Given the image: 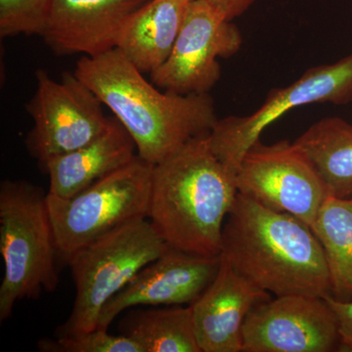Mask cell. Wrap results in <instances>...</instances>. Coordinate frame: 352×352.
Masks as SVG:
<instances>
[{"instance_id":"cell-10","label":"cell","mask_w":352,"mask_h":352,"mask_svg":"<svg viewBox=\"0 0 352 352\" xmlns=\"http://www.w3.org/2000/svg\"><path fill=\"white\" fill-rule=\"evenodd\" d=\"M238 192L276 212L295 215L310 227L327 189L305 152L289 140L254 143L241 162Z\"/></svg>"},{"instance_id":"cell-1","label":"cell","mask_w":352,"mask_h":352,"mask_svg":"<svg viewBox=\"0 0 352 352\" xmlns=\"http://www.w3.org/2000/svg\"><path fill=\"white\" fill-rule=\"evenodd\" d=\"M74 74L129 131L138 156L152 164L210 134L219 120L210 94L162 91L118 48L82 56Z\"/></svg>"},{"instance_id":"cell-7","label":"cell","mask_w":352,"mask_h":352,"mask_svg":"<svg viewBox=\"0 0 352 352\" xmlns=\"http://www.w3.org/2000/svg\"><path fill=\"white\" fill-rule=\"evenodd\" d=\"M36 78V92L25 105L34 126L25 143L43 166L100 136L111 118L104 113L100 99L75 74L65 72L58 82L38 69Z\"/></svg>"},{"instance_id":"cell-11","label":"cell","mask_w":352,"mask_h":352,"mask_svg":"<svg viewBox=\"0 0 352 352\" xmlns=\"http://www.w3.org/2000/svg\"><path fill=\"white\" fill-rule=\"evenodd\" d=\"M340 344L325 298L288 295L261 302L243 327L242 352H330Z\"/></svg>"},{"instance_id":"cell-8","label":"cell","mask_w":352,"mask_h":352,"mask_svg":"<svg viewBox=\"0 0 352 352\" xmlns=\"http://www.w3.org/2000/svg\"><path fill=\"white\" fill-rule=\"evenodd\" d=\"M352 102V53L332 64L308 69L288 87L270 90L263 105L247 116L219 119L210 133L212 151L234 173L245 153L270 124L294 109L311 104Z\"/></svg>"},{"instance_id":"cell-15","label":"cell","mask_w":352,"mask_h":352,"mask_svg":"<svg viewBox=\"0 0 352 352\" xmlns=\"http://www.w3.org/2000/svg\"><path fill=\"white\" fill-rule=\"evenodd\" d=\"M136 157L138 149L131 134L115 117L111 118L107 129L100 136L43 166L50 177L47 193L72 198Z\"/></svg>"},{"instance_id":"cell-3","label":"cell","mask_w":352,"mask_h":352,"mask_svg":"<svg viewBox=\"0 0 352 352\" xmlns=\"http://www.w3.org/2000/svg\"><path fill=\"white\" fill-rule=\"evenodd\" d=\"M238 193L236 175L212 151L210 134L199 136L153 166L148 219L170 248L219 256Z\"/></svg>"},{"instance_id":"cell-13","label":"cell","mask_w":352,"mask_h":352,"mask_svg":"<svg viewBox=\"0 0 352 352\" xmlns=\"http://www.w3.org/2000/svg\"><path fill=\"white\" fill-rule=\"evenodd\" d=\"M146 1L52 0L41 38L60 56H97L117 47L122 25Z\"/></svg>"},{"instance_id":"cell-17","label":"cell","mask_w":352,"mask_h":352,"mask_svg":"<svg viewBox=\"0 0 352 352\" xmlns=\"http://www.w3.org/2000/svg\"><path fill=\"white\" fill-rule=\"evenodd\" d=\"M294 142L314 164L328 195L352 198V124L339 117L323 118Z\"/></svg>"},{"instance_id":"cell-22","label":"cell","mask_w":352,"mask_h":352,"mask_svg":"<svg viewBox=\"0 0 352 352\" xmlns=\"http://www.w3.org/2000/svg\"><path fill=\"white\" fill-rule=\"evenodd\" d=\"M325 300L337 319L340 344L352 351V300H342L328 296Z\"/></svg>"},{"instance_id":"cell-9","label":"cell","mask_w":352,"mask_h":352,"mask_svg":"<svg viewBox=\"0 0 352 352\" xmlns=\"http://www.w3.org/2000/svg\"><path fill=\"white\" fill-rule=\"evenodd\" d=\"M239 28L206 0H190L168 60L150 74L151 82L177 94H210L221 76L219 59L239 52Z\"/></svg>"},{"instance_id":"cell-21","label":"cell","mask_w":352,"mask_h":352,"mask_svg":"<svg viewBox=\"0 0 352 352\" xmlns=\"http://www.w3.org/2000/svg\"><path fill=\"white\" fill-rule=\"evenodd\" d=\"M38 349L43 352H144L131 338L111 335L98 328L71 337L41 339Z\"/></svg>"},{"instance_id":"cell-4","label":"cell","mask_w":352,"mask_h":352,"mask_svg":"<svg viewBox=\"0 0 352 352\" xmlns=\"http://www.w3.org/2000/svg\"><path fill=\"white\" fill-rule=\"evenodd\" d=\"M47 193L25 180L0 185V254L4 275L0 286V321L10 318L16 303L38 300L59 285V254L51 224Z\"/></svg>"},{"instance_id":"cell-5","label":"cell","mask_w":352,"mask_h":352,"mask_svg":"<svg viewBox=\"0 0 352 352\" xmlns=\"http://www.w3.org/2000/svg\"><path fill=\"white\" fill-rule=\"evenodd\" d=\"M148 219L132 221L65 258L76 298L71 314L55 333L71 337L95 330L102 308L145 266L170 249Z\"/></svg>"},{"instance_id":"cell-19","label":"cell","mask_w":352,"mask_h":352,"mask_svg":"<svg viewBox=\"0 0 352 352\" xmlns=\"http://www.w3.org/2000/svg\"><path fill=\"white\" fill-rule=\"evenodd\" d=\"M311 229L327 258L333 298L349 300L352 298V198L327 195Z\"/></svg>"},{"instance_id":"cell-18","label":"cell","mask_w":352,"mask_h":352,"mask_svg":"<svg viewBox=\"0 0 352 352\" xmlns=\"http://www.w3.org/2000/svg\"><path fill=\"white\" fill-rule=\"evenodd\" d=\"M119 330L144 352H201L191 305L131 308Z\"/></svg>"},{"instance_id":"cell-20","label":"cell","mask_w":352,"mask_h":352,"mask_svg":"<svg viewBox=\"0 0 352 352\" xmlns=\"http://www.w3.org/2000/svg\"><path fill=\"white\" fill-rule=\"evenodd\" d=\"M52 0H0V36H43Z\"/></svg>"},{"instance_id":"cell-16","label":"cell","mask_w":352,"mask_h":352,"mask_svg":"<svg viewBox=\"0 0 352 352\" xmlns=\"http://www.w3.org/2000/svg\"><path fill=\"white\" fill-rule=\"evenodd\" d=\"M190 0H148L127 18L118 50L143 74H152L168 60Z\"/></svg>"},{"instance_id":"cell-23","label":"cell","mask_w":352,"mask_h":352,"mask_svg":"<svg viewBox=\"0 0 352 352\" xmlns=\"http://www.w3.org/2000/svg\"><path fill=\"white\" fill-rule=\"evenodd\" d=\"M220 9L229 20L233 21L247 12L258 0H206Z\"/></svg>"},{"instance_id":"cell-14","label":"cell","mask_w":352,"mask_h":352,"mask_svg":"<svg viewBox=\"0 0 352 352\" xmlns=\"http://www.w3.org/2000/svg\"><path fill=\"white\" fill-rule=\"evenodd\" d=\"M220 258L214 281L191 305L197 339L201 352H242L248 315L271 296Z\"/></svg>"},{"instance_id":"cell-12","label":"cell","mask_w":352,"mask_h":352,"mask_svg":"<svg viewBox=\"0 0 352 352\" xmlns=\"http://www.w3.org/2000/svg\"><path fill=\"white\" fill-rule=\"evenodd\" d=\"M220 261V256H200L170 248L104 305L97 328L108 330L122 312L131 308L191 305L214 281Z\"/></svg>"},{"instance_id":"cell-2","label":"cell","mask_w":352,"mask_h":352,"mask_svg":"<svg viewBox=\"0 0 352 352\" xmlns=\"http://www.w3.org/2000/svg\"><path fill=\"white\" fill-rule=\"evenodd\" d=\"M220 256L275 296H333L327 258L311 227L242 194L227 215Z\"/></svg>"},{"instance_id":"cell-6","label":"cell","mask_w":352,"mask_h":352,"mask_svg":"<svg viewBox=\"0 0 352 352\" xmlns=\"http://www.w3.org/2000/svg\"><path fill=\"white\" fill-rule=\"evenodd\" d=\"M153 166L138 156L126 166L65 199L47 193L51 224L60 256L135 220L148 219Z\"/></svg>"}]
</instances>
